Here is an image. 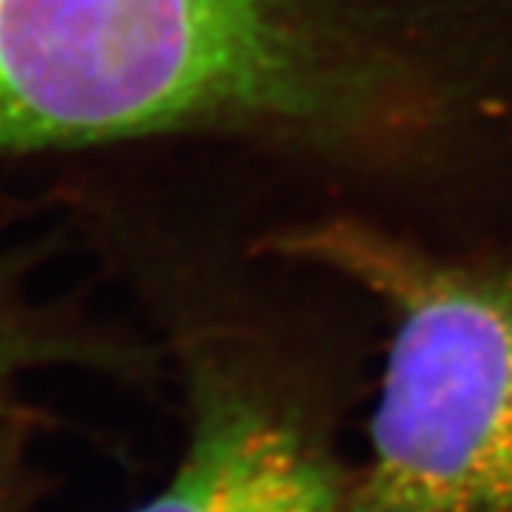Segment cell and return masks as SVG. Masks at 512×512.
Here are the masks:
<instances>
[{"label":"cell","mask_w":512,"mask_h":512,"mask_svg":"<svg viewBox=\"0 0 512 512\" xmlns=\"http://www.w3.org/2000/svg\"><path fill=\"white\" fill-rule=\"evenodd\" d=\"M37 259L0 251V402L23 370L74 353L63 311L35 299Z\"/></svg>","instance_id":"cell-4"},{"label":"cell","mask_w":512,"mask_h":512,"mask_svg":"<svg viewBox=\"0 0 512 512\" xmlns=\"http://www.w3.org/2000/svg\"><path fill=\"white\" fill-rule=\"evenodd\" d=\"M282 251L393 316L348 512H512V265H450L359 222L296 231Z\"/></svg>","instance_id":"cell-2"},{"label":"cell","mask_w":512,"mask_h":512,"mask_svg":"<svg viewBox=\"0 0 512 512\" xmlns=\"http://www.w3.org/2000/svg\"><path fill=\"white\" fill-rule=\"evenodd\" d=\"M345 80L308 0H0V163L311 123Z\"/></svg>","instance_id":"cell-1"},{"label":"cell","mask_w":512,"mask_h":512,"mask_svg":"<svg viewBox=\"0 0 512 512\" xmlns=\"http://www.w3.org/2000/svg\"><path fill=\"white\" fill-rule=\"evenodd\" d=\"M171 481L131 512H348V487L299 424L251 387L200 370Z\"/></svg>","instance_id":"cell-3"}]
</instances>
